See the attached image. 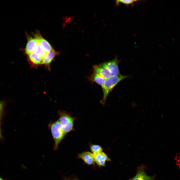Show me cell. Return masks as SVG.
I'll return each instance as SVG.
<instances>
[{"instance_id":"6da1fadb","label":"cell","mask_w":180,"mask_h":180,"mask_svg":"<svg viewBox=\"0 0 180 180\" xmlns=\"http://www.w3.org/2000/svg\"><path fill=\"white\" fill-rule=\"evenodd\" d=\"M127 77V76L120 74L117 75L112 76L106 79L102 86L103 95L100 102L102 104H104L107 96L114 88L120 81Z\"/></svg>"},{"instance_id":"7a4b0ae2","label":"cell","mask_w":180,"mask_h":180,"mask_svg":"<svg viewBox=\"0 0 180 180\" xmlns=\"http://www.w3.org/2000/svg\"><path fill=\"white\" fill-rule=\"evenodd\" d=\"M48 128L51 131L54 142V150H57L59 144L65 136L62 131L59 120L50 123Z\"/></svg>"},{"instance_id":"3957f363","label":"cell","mask_w":180,"mask_h":180,"mask_svg":"<svg viewBox=\"0 0 180 180\" xmlns=\"http://www.w3.org/2000/svg\"><path fill=\"white\" fill-rule=\"evenodd\" d=\"M59 120L62 129L65 136L68 132L74 130V119L68 113L64 111L58 110Z\"/></svg>"},{"instance_id":"277c9868","label":"cell","mask_w":180,"mask_h":180,"mask_svg":"<svg viewBox=\"0 0 180 180\" xmlns=\"http://www.w3.org/2000/svg\"><path fill=\"white\" fill-rule=\"evenodd\" d=\"M99 65L106 68L110 72L112 76L120 74L118 67V61L116 58L113 60L103 62Z\"/></svg>"},{"instance_id":"5b68a950","label":"cell","mask_w":180,"mask_h":180,"mask_svg":"<svg viewBox=\"0 0 180 180\" xmlns=\"http://www.w3.org/2000/svg\"><path fill=\"white\" fill-rule=\"evenodd\" d=\"M155 176H149L146 173L144 166H140L138 168L136 175L129 180H154Z\"/></svg>"},{"instance_id":"8992f818","label":"cell","mask_w":180,"mask_h":180,"mask_svg":"<svg viewBox=\"0 0 180 180\" xmlns=\"http://www.w3.org/2000/svg\"><path fill=\"white\" fill-rule=\"evenodd\" d=\"M93 154L95 162L99 166H104L106 161L111 160L106 154L103 152Z\"/></svg>"},{"instance_id":"52a82bcc","label":"cell","mask_w":180,"mask_h":180,"mask_svg":"<svg viewBox=\"0 0 180 180\" xmlns=\"http://www.w3.org/2000/svg\"><path fill=\"white\" fill-rule=\"evenodd\" d=\"M28 60L30 65L32 67L42 64V59L34 52L28 54Z\"/></svg>"},{"instance_id":"ba28073f","label":"cell","mask_w":180,"mask_h":180,"mask_svg":"<svg viewBox=\"0 0 180 180\" xmlns=\"http://www.w3.org/2000/svg\"><path fill=\"white\" fill-rule=\"evenodd\" d=\"M78 158L82 159L86 164L91 165L94 164L95 160L93 154L89 152H85L79 154Z\"/></svg>"},{"instance_id":"9c48e42d","label":"cell","mask_w":180,"mask_h":180,"mask_svg":"<svg viewBox=\"0 0 180 180\" xmlns=\"http://www.w3.org/2000/svg\"><path fill=\"white\" fill-rule=\"evenodd\" d=\"M35 38L42 46L44 50L47 53L53 49L50 44L38 33L35 34Z\"/></svg>"},{"instance_id":"30bf717a","label":"cell","mask_w":180,"mask_h":180,"mask_svg":"<svg viewBox=\"0 0 180 180\" xmlns=\"http://www.w3.org/2000/svg\"><path fill=\"white\" fill-rule=\"evenodd\" d=\"M28 42L25 49L26 53L28 54L34 52L37 44L38 40L35 38L29 36L28 38Z\"/></svg>"},{"instance_id":"8fae6325","label":"cell","mask_w":180,"mask_h":180,"mask_svg":"<svg viewBox=\"0 0 180 180\" xmlns=\"http://www.w3.org/2000/svg\"><path fill=\"white\" fill-rule=\"evenodd\" d=\"M93 68L94 72L106 79L112 76L110 72L106 68L99 65H94L93 66Z\"/></svg>"},{"instance_id":"7c38bea8","label":"cell","mask_w":180,"mask_h":180,"mask_svg":"<svg viewBox=\"0 0 180 180\" xmlns=\"http://www.w3.org/2000/svg\"><path fill=\"white\" fill-rule=\"evenodd\" d=\"M57 54V52L53 49L49 51L42 58V64L49 67L51 62Z\"/></svg>"},{"instance_id":"4fadbf2b","label":"cell","mask_w":180,"mask_h":180,"mask_svg":"<svg viewBox=\"0 0 180 180\" xmlns=\"http://www.w3.org/2000/svg\"><path fill=\"white\" fill-rule=\"evenodd\" d=\"M90 78L92 81L95 82L102 87L104 84L106 80V79L94 72L90 76Z\"/></svg>"},{"instance_id":"5bb4252c","label":"cell","mask_w":180,"mask_h":180,"mask_svg":"<svg viewBox=\"0 0 180 180\" xmlns=\"http://www.w3.org/2000/svg\"><path fill=\"white\" fill-rule=\"evenodd\" d=\"M34 52L42 58L46 54V53L44 50L42 46L38 40L36 46L34 48Z\"/></svg>"},{"instance_id":"9a60e30c","label":"cell","mask_w":180,"mask_h":180,"mask_svg":"<svg viewBox=\"0 0 180 180\" xmlns=\"http://www.w3.org/2000/svg\"><path fill=\"white\" fill-rule=\"evenodd\" d=\"M90 149L93 153L95 154L102 152V149L100 146L97 145L92 144L90 146Z\"/></svg>"},{"instance_id":"2e32d148","label":"cell","mask_w":180,"mask_h":180,"mask_svg":"<svg viewBox=\"0 0 180 180\" xmlns=\"http://www.w3.org/2000/svg\"><path fill=\"white\" fill-rule=\"evenodd\" d=\"M137 0H118L116 1V4L118 5L120 3H122L128 6L131 4L133 6L134 3Z\"/></svg>"},{"instance_id":"e0dca14e","label":"cell","mask_w":180,"mask_h":180,"mask_svg":"<svg viewBox=\"0 0 180 180\" xmlns=\"http://www.w3.org/2000/svg\"><path fill=\"white\" fill-rule=\"evenodd\" d=\"M4 101H0V119L1 118L2 114L3 108L4 104Z\"/></svg>"},{"instance_id":"ac0fdd59","label":"cell","mask_w":180,"mask_h":180,"mask_svg":"<svg viewBox=\"0 0 180 180\" xmlns=\"http://www.w3.org/2000/svg\"><path fill=\"white\" fill-rule=\"evenodd\" d=\"M0 138L2 139V136L1 134V129H0Z\"/></svg>"},{"instance_id":"d6986e66","label":"cell","mask_w":180,"mask_h":180,"mask_svg":"<svg viewBox=\"0 0 180 180\" xmlns=\"http://www.w3.org/2000/svg\"><path fill=\"white\" fill-rule=\"evenodd\" d=\"M0 180H5L4 179H3L0 176Z\"/></svg>"},{"instance_id":"ffe728a7","label":"cell","mask_w":180,"mask_h":180,"mask_svg":"<svg viewBox=\"0 0 180 180\" xmlns=\"http://www.w3.org/2000/svg\"><path fill=\"white\" fill-rule=\"evenodd\" d=\"M64 178L65 179V180H68V179H67L66 178Z\"/></svg>"},{"instance_id":"44dd1931","label":"cell","mask_w":180,"mask_h":180,"mask_svg":"<svg viewBox=\"0 0 180 180\" xmlns=\"http://www.w3.org/2000/svg\"></svg>"}]
</instances>
